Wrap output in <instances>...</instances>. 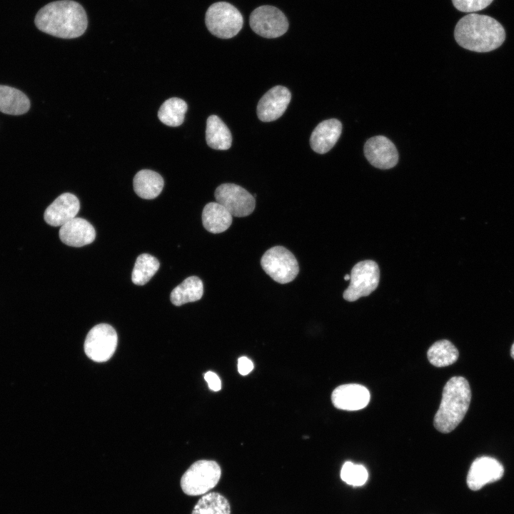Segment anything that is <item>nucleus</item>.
<instances>
[{"mask_svg":"<svg viewBox=\"0 0 514 514\" xmlns=\"http://www.w3.org/2000/svg\"><path fill=\"white\" fill-rule=\"evenodd\" d=\"M163 179L156 172L143 169L138 171L133 178L135 193L144 199L157 197L163 188Z\"/></svg>","mask_w":514,"mask_h":514,"instance_id":"19","label":"nucleus"},{"mask_svg":"<svg viewBox=\"0 0 514 514\" xmlns=\"http://www.w3.org/2000/svg\"><path fill=\"white\" fill-rule=\"evenodd\" d=\"M34 23L40 31L61 39L79 37L88 26L84 9L71 0H59L45 5L37 12Z\"/></svg>","mask_w":514,"mask_h":514,"instance_id":"1","label":"nucleus"},{"mask_svg":"<svg viewBox=\"0 0 514 514\" xmlns=\"http://www.w3.org/2000/svg\"><path fill=\"white\" fill-rule=\"evenodd\" d=\"M456 42L475 52H488L500 47L505 39L503 26L486 15L470 13L461 18L454 30Z\"/></svg>","mask_w":514,"mask_h":514,"instance_id":"2","label":"nucleus"},{"mask_svg":"<svg viewBox=\"0 0 514 514\" xmlns=\"http://www.w3.org/2000/svg\"><path fill=\"white\" fill-rule=\"evenodd\" d=\"M59 238L67 246L81 247L94 241L96 231L89 221L75 217L61 226Z\"/></svg>","mask_w":514,"mask_h":514,"instance_id":"16","label":"nucleus"},{"mask_svg":"<svg viewBox=\"0 0 514 514\" xmlns=\"http://www.w3.org/2000/svg\"><path fill=\"white\" fill-rule=\"evenodd\" d=\"M470 399L468 381L462 376L452 377L443 388L441 402L434 416L435 428L443 433L453 430L465 417Z\"/></svg>","mask_w":514,"mask_h":514,"instance_id":"3","label":"nucleus"},{"mask_svg":"<svg viewBox=\"0 0 514 514\" xmlns=\"http://www.w3.org/2000/svg\"><path fill=\"white\" fill-rule=\"evenodd\" d=\"M203 294V284L197 276H190L171 291V303L180 306L186 303L194 302L201 298Z\"/></svg>","mask_w":514,"mask_h":514,"instance_id":"22","label":"nucleus"},{"mask_svg":"<svg viewBox=\"0 0 514 514\" xmlns=\"http://www.w3.org/2000/svg\"><path fill=\"white\" fill-rule=\"evenodd\" d=\"M350 276V284L344 291L343 297L353 302L361 297L369 296L377 288L380 270L375 261L366 260L357 263L353 267Z\"/></svg>","mask_w":514,"mask_h":514,"instance_id":"7","label":"nucleus"},{"mask_svg":"<svg viewBox=\"0 0 514 514\" xmlns=\"http://www.w3.org/2000/svg\"><path fill=\"white\" fill-rule=\"evenodd\" d=\"M261 264L263 271L273 280L281 284L294 280L299 271L294 255L281 246L266 251L261 258Z\"/></svg>","mask_w":514,"mask_h":514,"instance_id":"6","label":"nucleus"},{"mask_svg":"<svg viewBox=\"0 0 514 514\" xmlns=\"http://www.w3.org/2000/svg\"><path fill=\"white\" fill-rule=\"evenodd\" d=\"M206 140L208 146L216 150H227L231 146L230 130L216 115L210 116L206 121Z\"/></svg>","mask_w":514,"mask_h":514,"instance_id":"21","label":"nucleus"},{"mask_svg":"<svg viewBox=\"0 0 514 514\" xmlns=\"http://www.w3.org/2000/svg\"><path fill=\"white\" fill-rule=\"evenodd\" d=\"M510 355L512 358L514 359V343H513L510 349Z\"/></svg>","mask_w":514,"mask_h":514,"instance_id":"31","label":"nucleus"},{"mask_svg":"<svg viewBox=\"0 0 514 514\" xmlns=\"http://www.w3.org/2000/svg\"><path fill=\"white\" fill-rule=\"evenodd\" d=\"M233 216L218 202L207 203L202 212V222L206 231L220 233L226 231L232 223Z\"/></svg>","mask_w":514,"mask_h":514,"instance_id":"18","label":"nucleus"},{"mask_svg":"<svg viewBox=\"0 0 514 514\" xmlns=\"http://www.w3.org/2000/svg\"><path fill=\"white\" fill-rule=\"evenodd\" d=\"M250 26L261 36L273 39L283 35L288 29V21L278 8L264 5L255 9L250 15Z\"/></svg>","mask_w":514,"mask_h":514,"instance_id":"9","label":"nucleus"},{"mask_svg":"<svg viewBox=\"0 0 514 514\" xmlns=\"http://www.w3.org/2000/svg\"><path fill=\"white\" fill-rule=\"evenodd\" d=\"M205 22L213 35L221 39H231L241 31L243 19L234 6L226 1H218L208 8Z\"/></svg>","mask_w":514,"mask_h":514,"instance_id":"4","label":"nucleus"},{"mask_svg":"<svg viewBox=\"0 0 514 514\" xmlns=\"http://www.w3.org/2000/svg\"><path fill=\"white\" fill-rule=\"evenodd\" d=\"M493 0H452L453 6L463 12H475L489 6Z\"/></svg>","mask_w":514,"mask_h":514,"instance_id":"28","label":"nucleus"},{"mask_svg":"<svg viewBox=\"0 0 514 514\" xmlns=\"http://www.w3.org/2000/svg\"><path fill=\"white\" fill-rule=\"evenodd\" d=\"M159 266V261L154 256L148 253L139 255L132 271V282L138 286L146 284L154 276Z\"/></svg>","mask_w":514,"mask_h":514,"instance_id":"26","label":"nucleus"},{"mask_svg":"<svg viewBox=\"0 0 514 514\" xmlns=\"http://www.w3.org/2000/svg\"><path fill=\"white\" fill-rule=\"evenodd\" d=\"M78 198L70 193H64L57 197L46 209L44 221L52 226H61L74 218L79 211Z\"/></svg>","mask_w":514,"mask_h":514,"instance_id":"15","label":"nucleus"},{"mask_svg":"<svg viewBox=\"0 0 514 514\" xmlns=\"http://www.w3.org/2000/svg\"><path fill=\"white\" fill-rule=\"evenodd\" d=\"M291 94L285 86H276L268 90L259 100L257 115L263 122H270L280 118L290 103Z\"/></svg>","mask_w":514,"mask_h":514,"instance_id":"13","label":"nucleus"},{"mask_svg":"<svg viewBox=\"0 0 514 514\" xmlns=\"http://www.w3.org/2000/svg\"><path fill=\"white\" fill-rule=\"evenodd\" d=\"M368 471L362 465L346 462L341 470V478L347 484L357 487L366 483L368 479Z\"/></svg>","mask_w":514,"mask_h":514,"instance_id":"27","label":"nucleus"},{"mask_svg":"<svg viewBox=\"0 0 514 514\" xmlns=\"http://www.w3.org/2000/svg\"><path fill=\"white\" fill-rule=\"evenodd\" d=\"M216 202L223 206L233 216L245 217L253 211L255 197L243 187L234 183H223L214 193Z\"/></svg>","mask_w":514,"mask_h":514,"instance_id":"10","label":"nucleus"},{"mask_svg":"<svg viewBox=\"0 0 514 514\" xmlns=\"http://www.w3.org/2000/svg\"><path fill=\"white\" fill-rule=\"evenodd\" d=\"M118 336L114 328L106 323L93 327L87 334L84 343V351L92 361L105 362L114 353Z\"/></svg>","mask_w":514,"mask_h":514,"instance_id":"8","label":"nucleus"},{"mask_svg":"<svg viewBox=\"0 0 514 514\" xmlns=\"http://www.w3.org/2000/svg\"><path fill=\"white\" fill-rule=\"evenodd\" d=\"M427 356L429 362L434 366L445 367L457 361L458 351L450 341L440 340L429 348Z\"/></svg>","mask_w":514,"mask_h":514,"instance_id":"23","label":"nucleus"},{"mask_svg":"<svg viewBox=\"0 0 514 514\" xmlns=\"http://www.w3.org/2000/svg\"><path fill=\"white\" fill-rule=\"evenodd\" d=\"M30 108L29 98L13 87L0 85V111L9 115H21Z\"/></svg>","mask_w":514,"mask_h":514,"instance_id":"20","label":"nucleus"},{"mask_svg":"<svg viewBox=\"0 0 514 514\" xmlns=\"http://www.w3.org/2000/svg\"><path fill=\"white\" fill-rule=\"evenodd\" d=\"M364 153L372 166L381 169L391 168L398 161V153L395 145L383 136L369 138L364 145Z\"/></svg>","mask_w":514,"mask_h":514,"instance_id":"12","label":"nucleus"},{"mask_svg":"<svg viewBox=\"0 0 514 514\" xmlns=\"http://www.w3.org/2000/svg\"><path fill=\"white\" fill-rule=\"evenodd\" d=\"M188 106L181 99L173 97L167 99L158 112L159 120L169 126H178L183 122Z\"/></svg>","mask_w":514,"mask_h":514,"instance_id":"24","label":"nucleus"},{"mask_svg":"<svg viewBox=\"0 0 514 514\" xmlns=\"http://www.w3.org/2000/svg\"><path fill=\"white\" fill-rule=\"evenodd\" d=\"M253 368L252 361L246 356H242L238 360V371L242 376L248 375Z\"/></svg>","mask_w":514,"mask_h":514,"instance_id":"30","label":"nucleus"},{"mask_svg":"<svg viewBox=\"0 0 514 514\" xmlns=\"http://www.w3.org/2000/svg\"><path fill=\"white\" fill-rule=\"evenodd\" d=\"M503 473V466L495 458L479 457L470 465L467 476L468 486L473 490H478L488 483L500 480Z\"/></svg>","mask_w":514,"mask_h":514,"instance_id":"11","label":"nucleus"},{"mask_svg":"<svg viewBox=\"0 0 514 514\" xmlns=\"http://www.w3.org/2000/svg\"><path fill=\"white\" fill-rule=\"evenodd\" d=\"M191 514H231L230 504L221 494L208 493L198 500Z\"/></svg>","mask_w":514,"mask_h":514,"instance_id":"25","label":"nucleus"},{"mask_svg":"<svg viewBox=\"0 0 514 514\" xmlns=\"http://www.w3.org/2000/svg\"><path fill=\"white\" fill-rule=\"evenodd\" d=\"M341 132L342 124L336 119L321 122L311 133L310 138L311 148L321 154L328 152L334 146Z\"/></svg>","mask_w":514,"mask_h":514,"instance_id":"17","label":"nucleus"},{"mask_svg":"<svg viewBox=\"0 0 514 514\" xmlns=\"http://www.w3.org/2000/svg\"><path fill=\"white\" fill-rule=\"evenodd\" d=\"M370 397V393L365 386L349 383L336 388L331 400L333 405L338 409L358 410L367 406Z\"/></svg>","mask_w":514,"mask_h":514,"instance_id":"14","label":"nucleus"},{"mask_svg":"<svg viewBox=\"0 0 514 514\" xmlns=\"http://www.w3.org/2000/svg\"><path fill=\"white\" fill-rule=\"evenodd\" d=\"M204 379L208 388L213 391H218L221 388V382L219 377L212 371H208L204 375Z\"/></svg>","mask_w":514,"mask_h":514,"instance_id":"29","label":"nucleus"},{"mask_svg":"<svg viewBox=\"0 0 514 514\" xmlns=\"http://www.w3.org/2000/svg\"><path fill=\"white\" fill-rule=\"evenodd\" d=\"M221 475V470L216 462L198 460L183 475L181 487L183 493L188 495H203L217 485Z\"/></svg>","mask_w":514,"mask_h":514,"instance_id":"5","label":"nucleus"},{"mask_svg":"<svg viewBox=\"0 0 514 514\" xmlns=\"http://www.w3.org/2000/svg\"><path fill=\"white\" fill-rule=\"evenodd\" d=\"M350 278H351V276H350V275H348V274H346V275L344 276V279H345L346 281L350 280Z\"/></svg>","mask_w":514,"mask_h":514,"instance_id":"32","label":"nucleus"}]
</instances>
